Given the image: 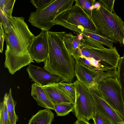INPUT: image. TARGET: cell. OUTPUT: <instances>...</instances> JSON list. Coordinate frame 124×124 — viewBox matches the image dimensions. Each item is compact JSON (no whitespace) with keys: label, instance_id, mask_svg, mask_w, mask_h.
Segmentation results:
<instances>
[{"label":"cell","instance_id":"obj_33","mask_svg":"<svg viewBox=\"0 0 124 124\" xmlns=\"http://www.w3.org/2000/svg\"></svg>","mask_w":124,"mask_h":124},{"label":"cell","instance_id":"obj_9","mask_svg":"<svg viewBox=\"0 0 124 124\" xmlns=\"http://www.w3.org/2000/svg\"><path fill=\"white\" fill-rule=\"evenodd\" d=\"M76 94L74 111L76 117L85 118L88 121L92 119L95 110L92 94L85 86L77 80L73 82Z\"/></svg>","mask_w":124,"mask_h":124},{"label":"cell","instance_id":"obj_6","mask_svg":"<svg viewBox=\"0 0 124 124\" xmlns=\"http://www.w3.org/2000/svg\"><path fill=\"white\" fill-rule=\"evenodd\" d=\"M82 56L91 58L99 62L107 71L117 70L120 55L116 47L99 49L84 45L73 56L75 59Z\"/></svg>","mask_w":124,"mask_h":124},{"label":"cell","instance_id":"obj_21","mask_svg":"<svg viewBox=\"0 0 124 124\" xmlns=\"http://www.w3.org/2000/svg\"><path fill=\"white\" fill-rule=\"evenodd\" d=\"M60 88L75 102L76 94V90L74 82L58 83Z\"/></svg>","mask_w":124,"mask_h":124},{"label":"cell","instance_id":"obj_28","mask_svg":"<svg viewBox=\"0 0 124 124\" xmlns=\"http://www.w3.org/2000/svg\"><path fill=\"white\" fill-rule=\"evenodd\" d=\"M115 0H100L98 1L106 8L112 13L115 12L114 10Z\"/></svg>","mask_w":124,"mask_h":124},{"label":"cell","instance_id":"obj_18","mask_svg":"<svg viewBox=\"0 0 124 124\" xmlns=\"http://www.w3.org/2000/svg\"><path fill=\"white\" fill-rule=\"evenodd\" d=\"M5 94L6 97L7 110L9 118L12 124H16L18 119L15 109L17 102L12 97L11 88L10 89L8 93H6Z\"/></svg>","mask_w":124,"mask_h":124},{"label":"cell","instance_id":"obj_23","mask_svg":"<svg viewBox=\"0 0 124 124\" xmlns=\"http://www.w3.org/2000/svg\"><path fill=\"white\" fill-rule=\"evenodd\" d=\"M0 124H12L7 112V98L5 94L2 101L0 103Z\"/></svg>","mask_w":124,"mask_h":124},{"label":"cell","instance_id":"obj_5","mask_svg":"<svg viewBox=\"0 0 124 124\" xmlns=\"http://www.w3.org/2000/svg\"><path fill=\"white\" fill-rule=\"evenodd\" d=\"M75 0H54L44 8L31 13L28 21L42 30L49 31L54 25V21L60 14L69 9Z\"/></svg>","mask_w":124,"mask_h":124},{"label":"cell","instance_id":"obj_29","mask_svg":"<svg viewBox=\"0 0 124 124\" xmlns=\"http://www.w3.org/2000/svg\"><path fill=\"white\" fill-rule=\"evenodd\" d=\"M0 52L2 53L3 51V44L5 39L4 31L2 27L1 23H0Z\"/></svg>","mask_w":124,"mask_h":124},{"label":"cell","instance_id":"obj_2","mask_svg":"<svg viewBox=\"0 0 124 124\" xmlns=\"http://www.w3.org/2000/svg\"><path fill=\"white\" fill-rule=\"evenodd\" d=\"M24 19L22 16H13L11 26L4 31L6 45L9 46V58L17 64L25 62L31 57L28 47L35 37Z\"/></svg>","mask_w":124,"mask_h":124},{"label":"cell","instance_id":"obj_20","mask_svg":"<svg viewBox=\"0 0 124 124\" xmlns=\"http://www.w3.org/2000/svg\"><path fill=\"white\" fill-rule=\"evenodd\" d=\"M117 78L120 85L124 103V56L120 57L118 64Z\"/></svg>","mask_w":124,"mask_h":124},{"label":"cell","instance_id":"obj_15","mask_svg":"<svg viewBox=\"0 0 124 124\" xmlns=\"http://www.w3.org/2000/svg\"><path fill=\"white\" fill-rule=\"evenodd\" d=\"M31 95L39 106L54 110V105L50 101L41 86L34 83L32 84Z\"/></svg>","mask_w":124,"mask_h":124},{"label":"cell","instance_id":"obj_17","mask_svg":"<svg viewBox=\"0 0 124 124\" xmlns=\"http://www.w3.org/2000/svg\"><path fill=\"white\" fill-rule=\"evenodd\" d=\"M54 118V114L50 109L40 110L33 115L29 120L28 124H51Z\"/></svg>","mask_w":124,"mask_h":124},{"label":"cell","instance_id":"obj_13","mask_svg":"<svg viewBox=\"0 0 124 124\" xmlns=\"http://www.w3.org/2000/svg\"><path fill=\"white\" fill-rule=\"evenodd\" d=\"M80 34L84 42V45L93 48L101 49L105 45L109 48H113V41L98 33L87 30H84Z\"/></svg>","mask_w":124,"mask_h":124},{"label":"cell","instance_id":"obj_12","mask_svg":"<svg viewBox=\"0 0 124 124\" xmlns=\"http://www.w3.org/2000/svg\"><path fill=\"white\" fill-rule=\"evenodd\" d=\"M28 74L31 81L41 86L46 85L54 83H59L61 81L59 76L51 74L41 67L31 63L25 70Z\"/></svg>","mask_w":124,"mask_h":124},{"label":"cell","instance_id":"obj_31","mask_svg":"<svg viewBox=\"0 0 124 124\" xmlns=\"http://www.w3.org/2000/svg\"><path fill=\"white\" fill-rule=\"evenodd\" d=\"M123 45L124 46V39L123 41Z\"/></svg>","mask_w":124,"mask_h":124},{"label":"cell","instance_id":"obj_22","mask_svg":"<svg viewBox=\"0 0 124 124\" xmlns=\"http://www.w3.org/2000/svg\"><path fill=\"white\" fill-rule=\"evenodd\" d=\"M84 12L92 20V14L93 7L96 3L94 0H75Z\"/></svg>","mask_w":124,"mask_h":124},{"label":"cell","instance_id":"obj_24","mask_svg":"<svg viewBox=\"0 0 124 124\" xmlns=\"http://www.w3.org/2000/svg\"><path fill=\"white\" fill-rule=\"evenodd\" d=\"M15 0H0V9L8 18L11 19Z\"/></svg>","mask_w":124,"mask_h":124},{"label":"cell","instance_id":"obj_26","mask_svg":"<svg viewBox=\"0 0 124 124\" xmlns=\"http://www.w3.org/2000/svg\"><path fill=\"white\" fill-rule=\"evenodd\" d=\"M92 119L94 124H112L108 119L96 111L95 112Z\"/></svg>","mask_w":124,"mask_h":124},{"label":"cell","instance_id":"obj_10","mask_svg":"<svg viewBox=\"0 0 124 124\" xmlns=\"http://www.w3.org/2000/svg\"><path fill=\"white\" fill-rule=\"evenodd\" d=\"M94 101L95 111L108 119L112 124H124V119L101 97L99 90L90 89Z\"/></svg>","mask_w":124,"mask_h":124},{"label":"cell","instance_id":"obj_1","mask_svg":"<svg viewBox=\"0 0 124 124\" xmlns=\"http://www.w3.org/2000/svg\"><path fill=\"white\" fill-rule=\"evenodd\" d=\"M66 33L47 31L49 51L43 68L51 74L59 76L61 82L71 83L75 77V61L64 43Z\"/></svg>","mask_w":124,"mask_h":124},{"label":"cell","instance_id":"obj_32","mask_svg":"<svg viewBox=\"0 0 124 124\" xmlns=\"http://www.w3.org/2000/svg\"><path fill=\"white\" fill-rule=\"evenodd\" d=\"M123 56H124V54H123Z\"/></svg>","mask_w":124,"mask_h":124},{"label":"cell","instance_id":"obj_4","mask_svg":"<svg viewBox=\"0 0 124 124\" xmlns=\"http://www.w3.org/2000/svg\"><path fill=\"white\" fill-rule=\"evenodd\" d=\"M75 2V5L56 17L54 25H61L77 34L81 33L84 30H87L101 34L92 20Z\"/></svg>","mask_w":124,"mask_h":124},{"label":"cell","instance_id":"obj_19","mask_svg":"<svg viewBox=\"0 0 124 124\" xmlns=\"http://www.w3.org/2000/svg\"><path fill=\"white\" fill-rule=\"evenodd\" d=\"M54 111L57 116H64L74 110V104L65 103L54 105Z\"/></svg>","mask_w":124,"mask_h":124},{"label":"cell","instance_id":"obj_25","mask_svg":"<svg viewBox=\"0 0 124 124\" xmlns=\"http://www.w3.org/2000/svg\"><path fill=\"white\" fill-rule=\"evenodd\" d=\"M54 0H30L31 2L37 10L42 9L47 7Z\"/></svg>","mask_w":124,"mask_h":124},{"label":"cell","instance_id":"obj_7","mask_svg":"<svg viewBox=\"0 0 124 124\" xmlns=\"http://www.w3.org/2000/svg\"><path fill=\"white\" fill-rule=\"evenodd\" d=\"M75 71L77 80L89 91L90 89L98 90V85L102 81L109 78H116L117 71H97L85 66L77 60H75Z\"/></svg>","mask_w":124,"mask_h":124},{"label":"cell","instance_id":"obj_8","mask_svg":"<svg viewBox=\"0 0 124 124\" xmlns=\"http://www.w3.org/2000/svg\"><path fill=\"white\" fill-rule=\"evenodd\" d=\"M100 95L124 119V103L121 90L117 78H109L99 84Z\"/></svg>","mask_w":124,"mask_h":124},{"label":"cell","instance_id":"obj_3","mask_svg":"<svg viewBox=\"0 0 124 124\" xmlns=\"http://www.w3.org/2000/svg\"><path fill=\"white\" fill-rule=\"evenodd\" d=\"M99 4L93 6L92 20L102 36L112 40L115 44L123 46L124 39V23L115 12L108 10L98 1Z\"/></svg>","mask_w":124,"mask_h":124},{"label":"cell","instance_id":"obj_11","mask_svg":"<svg viewBox=\"0 0 124 124\" xmlns=\"http://www.w3.org/2000/svg\"><path fill=\"white\" fill-rule=\"evenodd\" d=\"M28 51L36 62L45 61L49 51L47 31L42 30L39 35L35 36L28 47Z\"/></svg>","mask_w":124,"mask_h":124},{"label":"cell","instance_id":"obj_27","mask_svg":"<svg viewBox=\"0 0 124 124\" xmlns=\"http://www.w3.org/2000/svg\"><path fill=\"white\" fill-rule=\"evenodd\" d=\"M0 22L1 23L4 31L11 26V18L8 17L1 9H0Z\"/></svg>","mask_w":124,"mask_h":124},{"label":"cell","instance_id":"obj_14","mask_svg":"<svg viewBox=\"0 0 124 124\" xmlns=\"http://www.w3.org/2000/svg\"><path fill=\"white\" fill-rule=\"evenodd\" d=\"M50 101L54 105L65 103L75 104L73 100L59 87L58 83L41 86Z\"/></svg>","mask_w":124,"mask_h":124},{"label":"cell","instance_id":"obj_30","mask_svg":"<svg viewBox=\"0 0 124 124\" xmlns=\"http://www.w3.org/2000/svg\"><path fill=\"white\" fill-rule=\"evenodd\" d=\"M74 124H91L89 121L85 118L78 117L77 120L74 123Z\"/></svg>","mask_w":124,"mask_h":124},{"label":"cell","instance_id":"obj_16","mask_svg":"<svg viewBox=\"0 0 124 124\" xmlns=\"http://www.w3.org/2000/svg\"><path fill=\"white\" fill-rule=\"evenodd\" d=\"M77 34V35H74L71 32L66 33L63 39V42L67 49L72 56L75 54L78 48L84 45L81 35Z\"/></svg>","mask_w":124,"mask_h":124}]
</instances>
